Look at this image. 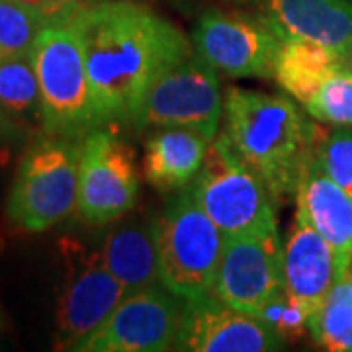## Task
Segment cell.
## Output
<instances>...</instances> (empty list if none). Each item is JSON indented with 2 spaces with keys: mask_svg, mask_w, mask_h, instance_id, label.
Instances as JSON below:
<instances>
[{
  "mask_svg": "<svg viewBox=\"0 0 352 352\" xmlns=\"http://www.w3.org/2000/svg\"><path fill=\"white\" fill-rule=\"evenodd\" d=\"M135 153L112 129L98 126L80 141L76 212L88 226L118 221L138 204Z\"/></svg>",
  "mask_w": 352,
  "mask_h": 352,
  "instance_id": "ba28073f",
  "label": "cell"
},
{
  "mask_svg": "<svg viewBox=\"0 0 352 352\" xmlns=\"http://www.w3.org/2000/svg\"><path fill=\"white\" fill-rule=\"evenodd\" d=\"M71 20L85 51L96 127L131 124L153 82L194 53L175 24L131 0L85 6Z\"/></svg>",
  "mask_w": 352,
  "mask_h": 352,
  "instance_id": "6da1fadb",
  "label": "cell"
},
{
  "mask_svg": "<svg viewBox=\"0 0 352 352\" xmlns=\"http://www.w3.org/2000/svg\"><path fill=\"white\" fill-rule=\"evenodd\" d=\"M25 133L14 122V116L0 108V163H6L14 147L24 141Z\"/></svg>",
  "mask_w": 352,
  "mask_h": 352,
  "instance_id": "4316f807",
  "label": "cell"
},
{
  "mask_svg": "<svg viewBox=\"0 0 352 352\" xmlns=\"http://www.w3.org/2000/svg\"><path fill=\"white\" fill-rule=\"evenodd\" d=\"M39 78V118L50 135L82 139L96 127L85 51L73 20L47 24L32 47Z\"/></svg>",
  "mask_w": 352,
  "mask_h": 352,
  "instance_id": "5b68a950",
  "label": "cell"
},
{
  "mask_svg": "<svg viewBox=\"0 0 352 352\" xmlns=\"http://www.w3.org/2000/svg\"><path fill=\"white\" fill-rule=\"evenodd\" d=\"M39 78L30 53L0 59V108L10 116L39 112Z\"/></svg>",
  "mask_w": 352,
  "mask_h": 352,
  "instance_id": "44dd1931",
  "label": "cell"
},
{
  "mask_svg": "<svg viewBox=\"0 0 352 352\" xmlns=\"http://www.w3.org/2000/svg\"><path fill=\"white\" fill-rule=\"evenodd\" d=\"M212 139L184 127H159L145 145L143 175L153 188L168 194L188 188L210 151Z\"/></svg>",
  "mask_w": 352,
  "mask_h": 352,
  "instance_id": "e0dca14e",
  "label": "cell"
},
{
  "mask_svg": "<svg viewBox=\"0 0 352 352\" xmlns=\"http://www.w3.org/2000/svg\"><path fill=\"white\" fill-rule=\"evenodd\" d=\"M190 190L226 237L278 223L272 194L263 178L233 149L226 131L212 139L204 166L192 180Z\"/></svg>",
  "mask_w": 352,
  "mask_h": 352,
  "instance_id": "8992f818",
  "label": "cell"
},
{
  "mask_svg": "<svg viewBox=\"0 0 352 352\" xmlns=\"http://www.w3.org/2000/svg\"><path fill=\"white\" fill-rule=\"evenodd\" d=\"M340 67H344V57L337 50L311 39L284 38L278 47L272 78L286 94L305 106Z\"/></svg>",
  "mask_w": 352,
  "mask_h": 352,
  "instance_id": "d6986e66",
  "label": "cell"
},
{
  "mask_svg": "<svg viewBox=\"0 0 352 352\" xmlns=\"http://www.w3.org/2000/svg\"><path fill=\"white\" fill-rule=\"evenodd\" d=\"M153 229L164 288L186 302L214 294L226 235L198 206L190 186L153 219Z\"/></svg>",
  "mask_w": 352,
  "mask_h": 352,
  "instance_id": "277c9868",
  "label": "cell"
},
{
  "mask_svg": "<svg viewBox=\"0 0 352 352\" xmlns=\"http://www.w3.org/2000/svg\"><path fill=\"white\" fill-rule=\"evenodd\" d=\"M80 141L45 133L28 145L6 204V214L14 227L25 233H41L75 212Z\"/></svg>",
  "mask_w": 352,
  "mask_h": 352,
  "instance_id": "3957f363",
  "label": "cell"
},
{
  "mask_svg": "<svg viewBox=\"0 0 352 352\" xmlns=\"http://www.w3.org/2000/svg\"><path fill=\"white\" fill-rule=\"evenodd\" d=\"M0 327H2V321H0Z\"/></svg>",
  "mask_w": 352,
  "mask_h": 352,
  "instance_id": "f546056e",
  "label": "cell"
},
{
  "mask_svg": "<svg viewBox=\"0 0 352 352\" xmlns=\"http://www.w3.org/2000/svg\"><path fill=\"white\" fill-rule=\"evenodd\" d=\"M20 2H24L25 6L41 14L50 24L61 22V20H71L87 6L85 0H20Z\"/></svg>",
  "mask_w": 352,
  "mask_h": 352,
  "instance_id": "484cf974",
  "label": "cell"
},
{
  "mask_svg": "<svg viewBox=\"0 0 352 352\" xmlns=\"http://www.w3.org/2000/svg\"><path fill=\"white\" fill-rule=\"evenodd\" d=\"M264 18L282 39L319 41L342 57L352 47V0H266Z\"/></svg>",
  "mask_w": 352,
  "mask_h": 352,
  "instance_id": "2e32d148",
  "label": "cell"
},
{
  "mask_svg": "<svg viewBox=\"0 0 352 352\" xmlns=\"http://www.w3.org/2000/svg\"><path fill=\"white\" fill-rule=\"evenodd\" d=\"M100 252L104 264L124 284L127 294L161 284L153 219H133L113 227Z\"/></svg>",
  "mask_w": 352,
  "mask_h": 352,
  "instance_id": "ac0fdd59",
  "label": "cell"
},
{
  "mask_svg": "<svg viewBox=\"0 0 352 352\" xmlns=\"http://www.w3.org/2000/svg\"><path fill=\"white\" fill-rule=\"evenodd\" d=\"M282 249L278 223L226 237L214 282L215 298L256 317L264 303L284 286Z\"/></svg>",
  "mask_w": 352,
  "mask_h": 352,
  "instance_id": "8fae6325",
  "label": "cell"
},
{
  "mask_svg": "<svg viewBox=\"0 0 352 352\" xmlns=\"http://www.w3.org/2000/svg\"><path fill=\"white\" fill-rule=\"evenodd\" d=\"M307 113L319 124L333 127H352V71L349 67H340L315 96L305 104Z\"/></svg>",
  "mask_w": 352,
  "mask_h": 352,
  "instance_id": "cb8c5ba5",
  "label": "cell"
},
{
  "mask_svg": "<svg viewBox=\"0 0 352 352\" xmlns=\"http://www.w3.org/2000/svg\"><path fill=\"white\" fill-rule=\"evenodd\" d=\"M227 139L241 159L263 178L274 201L296 194L311 161L315 126L280 94L227 88L223 100Z\"/></svg>",
  "mask_w": 352,
  "mask_h": 352,
  "instance_id": "7a4b0ae2",
  "label": "cell"
},
{
  "mask_svg": "<svg viewBox=\"0 0 352 352\" xmlns=\"http://www.w3.org/2000/svg\"><path fill=\"white\" fill-rule=\"evenodd\" d=\"M344 67H349V69L352 71V47H351V51L346 53V57H344Z\"/></svg>",
  "mask_w": 352,
  "mask_h": 352,
  "instance_id": "83f0119b",
  "label": "cell"
},
{
  "mask_svg": "<svg viewBox=\"0 0 352 352\" xmlns=\"http://www.w3.org/2000/svg\"><path fill=\"white\" fill-rule=\"evenodd\" d=\"M282 38L266 18L208 10L192 32V45L217 73L272 78Z\"/></svg>",
  "mask_w": 352,
  "mask_h": 352,
  "instance_id": "30bf717a",
  "label": "cell"
},
{
  "mask_svg": "<svg viewBox=\"0 0 352 352\" xmlns=\"http://www.w3.org/2000/svg\"><path fill=\"white\" fill-rule=\"evenodd\" d=\"M256 317L276 337H280L284 344L298 342L309 333V317L311 315L302 303L289 296L284 286L264 303Z\"/></svg>",
  "mask_w": 352,
  "mask_h": 352,
  "instance_id": "d4e9b609",
  "label": "cell"
},
{
  "mask_svg": "<svg viewBox=\"0 0 352 352\" xmlns=\"http://www.w3.org/2000/svg\"><path fill=\"white\" fill-rule=\"evenodd\" d=\"M282 245L284 288L314 315L339 278L335 252L298 210Z\"/></svg>",
  "mask_w": 352,
  "mask_h": 352,
  "instance_id": "5bb4252c",
  "label": "cell"
},
{
  "mask_svg": "<svg viewBox=\"0 0 352 352\" xmlns=\"http://www.w3.org/2000/svg\"><path fill=\"white\" fill-rule=\"evenodd\" d=\"M219 120L221 92L217 71L194 51L153 82L131 126L139 131L184 127L214 139Z\"/></svg>",
  "mask_w": 352,
  "mask_h": 352,
  "instance_id": "52a82bcc",
  "label": "cell"
},
{
  "mask_svg": "<svg viewBox=\"0 0 352 352\" xmlns=\"http://www.w3.org/2000/svg\"><path fill=\"white\" fill-rule=\"evenodd\" d=\"M351 280H352V263H351Z\"/></svg>",
  "mask_w": 352,
  "mask_h": 352,
  "instance_id": "f1b7e54d",
  "label": "cell"
},
{
  "mask_svg": "<svg viewBox=\"0 0 352 352\" xmlns=\"http://www.w3.org/2000/svg\"><path fill=\"white\" fill-rule=\"evenodd\" d=\"M311 157L331 180H335L340 188H344L352 196L351 127L325 129V127L315 126Z\"/></svg>",
  "mask_w": 352,
  "mask_h": 352,
  "instance_id": "603a6c76",
  "label": "cell"
},
{
  "mask_svg": "<svg viewBox=\"0 0 352 352\" xmlns=\"http://www.w3.org/2000/svg\"><path fill=\"white\" fill-rule=\"evenodd\" d=\"M186 300L163 284L127 294L113 314L82 340L80 352L176 351Z\"/></svg>",
  "mask_w": 352,
  "mask_h": 352,
  "instance_id": "9c48e42d",
  "label": "cell"
},
{
  "mask_svg": "<svg viewBox=\"0 0 352 352\" xmlns=\"http://www.w3.org/2000/svg\"><path fill=\"white\" fill-rule=\"evenodd\" d=\"M309 333L325 351L352 352L351 270L337 278L325 302L309 317Z\"/></svg>",
  "mask_w": 352,
  "mask_h": 352,
  "instance_id": "ffe728a7",
  "label": "cell"
},
{
  "mask_svg": "<svg viewBox=\"0 0 352 352\" xmlns=\"http://www.w3.org/2000/svg\"><path fill=\"white\" fill-rule=\"evenodd\" d=\"M126 296L127 289L108 270L102 252H87L76 247L57 309L55 349L76 351Z\"/></svg>",
  "mask_w": 352,
  "mask_h": 352,
  "instance_id": "7c38bea8",
  "label": "cell"
},
{
  "mask_svg": "<svg viewBox=\"0 0 352 352\" xmlns=\"http://www.w3.org/2000/svg\"><path fill=\"white\" fill-rule=\"evenodd\" d=\"M50 24L20 0H0V59L30 53L41 30Z\"/></svg>",
  "mask_w": 352,
  "mask_h": 352,
  "instance_id": "7402d4cb",
  "label": "cell"
},
{
  "mask_svg": "<svg viewBox=\"0 0 352 352\" xmlns=\"http://www.w3.org/2000/svg\"><path fill=\"white\" fill-rule=\"evenodd\" d=\"M298 212L331 245L337 258L339 276L351 270L352 263V196L331 180L314 157L303 170L296 188Z\"/></svg>",
  "mask_w": 352,
  "mask_h": 352,
  "instance_id": "9a60e30c",
  "label": "cell"
},
{
  "mask_svg": "<svg viewBox=\"0 0 352 352\" xmlns=\"http://www.w3.org/2000/svg\"><path fill=\"white\" fill-rule=\"evenodd\" d=\"M284 342L258 317L227 305L214 294L186 302L176 351L266 352Z\"/></svg>",
  "mask_w": 352,
  "mask_h": 352,
  "instance_id": "4fadbf2b",
  "label": "cell"
}]
</instances>
